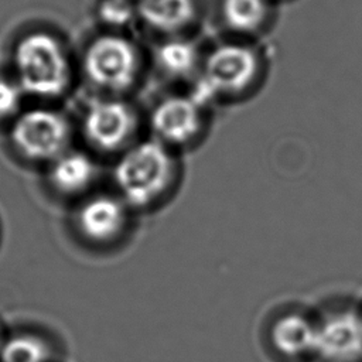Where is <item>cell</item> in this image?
Wrapping results in <instances>:
<instances>
[{"mask_svg":"<svg viewBox=\"0 0 362 362\" xmlns=\"http://www.w3.org/2000/svg\"><path fill=\"white\" fill-rule=\"evenodd\" d=\"M276 1H279V3H280V1H284V0H276Z\"/></svg>","mask_w":362,"mask_h":362,"instance_id":"ffe728a7","label":"cell"},{"mask_svg":"<svg viewBox=\"0 0 362 362\" xmlns=\"http://www.w3.org/2000/svg\"><path fill=\"white\" fill-rule=\"evenodd\" d=\"M134 216L136 214L115 191H93L76 202L72 226L83 243L110 247L126 238Z\"/></svg>","mask_w":362,"mask_h":362,"instance_id":"30bf717a","label":"cell"},{"mask_svg":"<svg viewBox=\"0 0 362 362\" xmlns=\"http://www.w3.org/2000/svg\"><path fill=\"white\" fill-rule=\"evenodd\" d=\"M7 334H8V331L6 329V327L3 325V322H1V320H0V351H1V348H3V344H4L6 338H7Z\"/></svg>","mask_w":362,"mask_h":362,"instance_id":"ac0fdd59","label":"cell"},{"mask_svg":"<svg viewBox=\"0 0 362 362\" xmlns=\"http://www.w3.org/2000/svg\"><path fill=\"white\" fill-rule=\"evenodd\" d=\"M140 116L123 96L92 100L82 116L81 132L95 153L119 156L139 140Z\"/></svg>","mask_w":362,"mask_h":362,"instance_id":"9c48e42d","label":"cell"},{"mask_svg":"<svg viewBox=\"0 0 362 362\" xmlns=\"http://www.w3.org/2000/svg\"><path fill=\"white\" fill-rule=\"evenodd\" d=\"M184 156L153 137L139 139L116 157L112 168L113 191L136 214H153L180 194Z\"/></svg>","mask_w":362,"mask_h":362,"instance_id":"6da1fadb","label":"cell"},{"mask_svg":"<svg viewBox=\"0 0 362 362\" xmlns=\"http://www.w3.org/2000/svg\"><path fill=\"white\" fill-rule=\"evenodd\" d=\"M0 362H57V351L47 337L37 331H13L3 344Z\"/></svg>","mask_w":362,"mask_h":362,"instance_id":"9a60e30c","label":"cell"},{"mask_svg":"<svg viewBox=\"0 0 362 362\" xmlns=\"http://www.w3.org/2000/svg\"><path fill=\"white\" fill-rule=\"evenodd\" d=\"M257 335L272 362H315L314 304L290 300L270 307L260 320Z\"/></svg>","mask_w":362,"mask_h":362,"instance_id":"277c9868","label":"cell"},{"mask_svg":"<svg viewBox=\"0 0 362 362\" xmlns=\"http://www.w3.org/2000/svg\"><path fill=\"white\" fill-rule=\"evenodd\" d=\"M13 78L25 95L61 98L71 86L72 65L61 40L47 31L24 34L13 49Z\"/></svg>","mask_w":362,"mask_h":362,"instance_id":"3957f363","label":"cell"},{"mask_svg":"<svg viewBox=\"0 0 362 362\" xmlns=\"http://www.w3.org/2000/svg\"><path fill=\"white\" fill-rule=\"evenodd\" d=\"M25 93L13 76L0 75V122L11 123L23 110Z\"/></svg>","mask_w":362,"mask_h":362,"instance_id":"e0dca14e","label":"cell"},{"mask_svg":"<svg viewBox=\"0 0 362 362\" xmlns=\"http://www.w3.org/2000/svg\"><path fill=\"white\" fill-rule=\"evenodd\" d=\"M276 0H214L211 13L223 37L260 41L274 25Z\"/></svg>","mask_w":362,"mask_h":362,"instance_id":"8fae6325","label":"cell"},{"mask_svg":"<svg viewBox=\"0 0 362 362\" xmlns=\"http://www.w3.org/2000/svg\"><path fill=\"white\" fill-rule=\"evenodd\" d=\"M205 47L198 34L157 38L151 62L164 81L189 89L199 76Z\"/></svg>","mask_w":362,"mask_h":362,"instance_id":"7c38bea8","label":"cell"},{"mask_svg":"<svg viewBox=\"0 0 362 362\" xmlns=\"http://www.w3.org/2000/svg\"><path fill=\"white\" fill-rule=\"evenodd\" d=\"M96 17L106 31L112 33H124L139 23L134 0H99Z\"/></svg>","mask_w":362,"mask_h":362,"instance_id":"2e32d148","label":"cell"},{"mask_svg":"<svg viewBox=\"0 0 362 362\" xmlns=\"http://www.w3.org/2000/svg\"><path fill=\"white\" fill-rule=\"evenodd\" d=\"M269 68L262 41L222 35L206 44L199 76L189 89L212 107L239 103L260 90Z\"/></svg>","mask_w":362,"mask_h":362,"instance_id":"7a4b0ae2","label":"cell"},{"mask_svg":"<svg viewBox=\"0 0 362 362\" xmlns=\"http://www.w3.org/2000/svg\"><path fill=\"white\" fill-rule=\"evenodd\" d=\"M315 362H362L359 296L332 294L314 303Z\"/></svg>","mask_w":362,"mask_h":362,"instance_id":"52a82bcc","label":"cell"},{"mask_svg":"<svg viewBox=\"0 0 362 362\" xmlns=\"http://www.w3.org/2000/svg\"><path fill=\"white\" fill-rule=\"evenodd\" d=\"M212 109L191 89L170 92L148 113L150 137L181 156L194 151L209 134Z\"/></svg>","mask_w":362,"mask_h":362,"instance_id":"5b68a950","label":"cell"},{"mask_svg":"<svg viewBox=\"0 0 362 362\" xmlns=\"http://www.w3.org/2000/svg\"><path fill=\"white\" fill-rule=\"evenodd\" d=\"M144 69L139 45L124 33L105 31L86 45L82 72L105 96H122L137 85Z\"/></svg>","mask_w":362,"mask_h":362,"instance_id":"8992f818","label":"cell"},{"mask_svg":"<svg viewBox=\"0 0 362 362\" xmlns=\"http://www.w3.org/2000/svg\"><path fill=\"white\" fill-rule=\"evenodd\" d=\"M359 303H361V310H362V296H359Z\"/></svg>","mask_w":362,"mask_h":362,"instance_id":"d6986e66","label":"cell"},{"mask_svg":"<svg viewBox=\"0 0 362 362\" xmlns=\"http://www.w3.org/2000/svg\"><path fill=\"white\" fill-rule=\"evenodd\" d=\"M137 20L157 38L197 34L206 13L204 0H134Z\"/></svg>","mask_w":362,"mask_h":362,"instance_id":"4fadbf2b","label":"cell"},{"mask_svg":"<svg viewBox=\"0 0 362 362\" xmlns=\"http://www.w3.org/2000/svg\"><path fill=\"white\" fill-rule=\"evenodd\" d=\"M14 153L25 163L47 167L71 148L72 126L68 117L51 107L23 110L8 132Z\"/></svg>","mask_w":362,"mask_h":362,"instance_id":"ba28073f","label":"cell"},{"mask_svg":"<svg viewBox=\"0 0 362 362\" xmlns=\"http://www.w3.org/2000/svg\"><path fill=\"white\" fill-rule=\"evenodd\" d=\"M99 177L96 160L86 151L69 148L45 167L49 189L59 198L75 204L95 191Z\"/></svg>","mask_w":362,"mask_h":362,"instance_id":"5bb4252c","label":"cell"}]
</instances>
